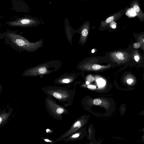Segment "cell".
<instances>
[{
	"mask_svg": "<svg viewBox=\"0 0 144 144\" xmlns=\"http://www.w3.org/2000/svg\"><path fill=\"white\" fill-rule=\"evenodd\" d=\"M86 83L87 85H89V82L88 81H86Z\"/></svg>",
	"mask_w": 144,
	"mask_h": 144,
	"instance_id": "obj_21",
	"label": "cell"
},
{
	"mask_svg": "<svg viewBox=\"0 0 144 144\" xmlns=\"http://www.w3.org/2000/svg\"><path fill=\"white\" fill-rule=\"evenodd\" d=\"M88 34V31L87 29L84 28L82 32V34L83 37H86L87 36Z\"/></svg>",
	"mask_w": 144,
	"mask_h": 144,
	"instance_id": "obj_12",
	"label": "cell"
},
{
	"mask_svg": "<svg viewBox=\"0 0 144 144\" xmlns=\"http://www.w3.org/2000/svg\"><path fill=\"white\" fill-rule=\"evenodd\" d=\"M79 136H80V134L77 133V134H75L72 135L71 137L73 138H77Z\"/></svg>",
	"mask_w": 144,
	"mask_h": 144,
	"instance_id": "obj_18",
	"label": "cell"
},
{
	"mask_svg": "<svg viewBox=\"0 0 144 144\" xmlns=\"http://www.w3.org/2000/svg\"><path fill=\"white\" fill-rule=\"evenodd\" d=\"M6 24L10 27H31L39 26L40 24V21L37 18L26 16L14 21L7 22Z\"/></svg>",
	"mask_w": 144,
	"mask_h": 144,
	"instance_id": "obj_3",
	"label": "cell"
},
{
	"mask_svg": "<svg viewBox=\"0 0 144 144\" xmlns=\"http://www.w3.org/2000/svg\"><path fill=\"white\" fill-rule=\"evenodd\" d=\"M44 140H45V141L46 142H50V143H51L52 144H53L54 143H55V141H53V140H50V139H44Z\"/></svg>",
	"mask_w": 144,
	"mask_h": 144,
	"instance_id": "obj_17",
	"label": "cell"
},
{
	"mask_svg": "<svg viewBox=\"0 0 144 144\" xmlns=\"http://www.w3.org/2000/svg\"><path fill=\"white\" fill-rule=\"evenodd\" d=\"M92 68L95 70H98L100 69L101 68V66L98 64H94L92 66Z\"/></svg>",
	"mask_w": 144,
	"mask_h": 144,
	"instance_id": "obj_11",
	"label": "cell"
},
{
	"mask_svg": "<svg viewBox=\"0 0 144 144\" xmlns=\"http://www.w3.org/2000/svg\"><path fill=\"white\" fill-rule=\"evenodd\" d=\"M98 84L100 86H104L105 85L106 82L105 81L101 78H100L97 81Z\"/></svg>",
	"mask_w": 144,
	"mask_h": 144,
	"instance_id": "obj_8",
	"label": "cell"
},
{
	"mask_svg": "<svg viewBox=\"0 0 144 144\" xmlns=\"http://www.w3.org/2000/svg\"><path fill=\"white\" fill-rule=\"evenodd\" d=\"M13 111V108H10L8 112H6L5 109L0 111V128L8 123Z\"/></svg>",
	"mask_w": 144,
	"mask_h": 144,
	"instance_id": "obj_5",
	"label": "cell"
},
{
	"mask_svg": "<svg viewBox=\"0 0 144 144\" xmlns=\"http://www.w3.org/2000/svg\"><path fill=\"white\" fill-rule=\"evenodd\" d=\"M124 11H121L116 14H114L113 16H111L107 18L106 20L101 22V25L102 26H106L109 24H110L114 20H116L120 19L121 17L123 14Z\"/></svg>",
	"mask_w": 144,
	"mask_h": 144,
	"instance_id": "obj_6",
	"label": "cell"
},
{
	"mask_svg": "<svg viewBox=\"0 0 144 144\" xmlns=\"http://www.w3.org/2000/svg\"><path fill=\"white\" fill-rule=\"evenodd\" d=\"M81 126V124L80 121H78L74 124L73 127L74 128L78 127V128H80Z\"/></svg>",
	"mask_w": 144,
	"mask_h": 144,
	"instance_id": "obj_13",
	"label": "cell"
},
{
	"mask_svg": "<svg viewBox=\"0 0 144 144\" xmlns=\"http://www.w3.org/2000/svg\"><path fill=\"white\" fill-rule=\"evenodd\" d=\"M143 41H144V40H143Z\"/></svg>",
	"mask_w": 144,
	"mask_h": 144,
	"instance_id": "obj_24",
	"label": "cell"
},
{
	"mask_svg": "<svg viewBox=\"0 0 144 144\" xmlns=\"http://www.w3.org/2000/svg\"><path fill=\"white\" fill-rule=\"evenodd\" d=\"M93 104L95 105H99L102 103V101L99 99H95L93 101Z\"/></svg>",
	"mask_w": 144,
	"mask_h": 144,
	"instance_id": "obj_9",
	"label": "cell"
},
{
	"mask_svg": "<svg viewBox=\"0 0 144 144\" xmlns=\"http://www.w3.org/2000/svg\"><path fill=\"white\" fill-rule=\"evenodd\" d=\"M135 59L136 62H138L139 59V57L138 56H135Z\"/></svg>",
	"mask_w": 144,
	"mask_h": 144,
	"instance_id": "obj_20",
	"label": "cell"
},
{
	"mask_svg": "<svg viewBox=\"0 0 144 144\" xmlns=\"http://www.w3.org/2000/svg\"><path fill=\"white\" fill-rule=\"evenodd\" d=\"M45 103L46 109L49 114L56 119H59L61 114L64 112L63 108L59 106L52 98L46 97Z\"/></svg>",
	"mask_w": 144,
	"mask_h": 144,
	"instance_id": "obj_4",
	"label": "cell"
},
{
	"mask_svg": "<svg viewBox=\"0 0 144 144\" xmlns=\"http://www.w3.org/2000/svg\"><path fill=\"white\" fill-rule=\"evenodd\" d=\"M58 64L57 61H50L28 68L23 72L22 75L25 77H34L49 74L58 69Z\"/></svg>",
	"mask_w": 144,
	"mask_h": 144,
	"instance_id": "obj_2",
	"label": "cell"
},
{
	"mask_svg": "<svg viewBox=\"0 0 144 144\" xmlns=\"http://www.w3.org/2000/svg\"><path fill=\"white\" fill-rule=\"evenodd\" d=\"M1 39H4L6 45L20 53L22 52L34 53L43 47L44 45L42 39L32 42L15 31H8L1 33Z\"/></svg>",
	"mask_w": 144,
	"mask_h": 144,
	"instance_id": "obj_1",
	"label": "cell"
},
{
	"mask_svg": "<svg viewBox=\"0 0 144 144\" xmlns=\"http://www.w3.org/2000/svg\"><path fill=\"white\" fill-rule=\"evenodd\" d=\"M133 9L135 11L139 19L143 20L144 19V14L142 12L138 3L135 2L132 5Z\"/></svg>",
	"mask_w": 144,
	"mask_h": 144,
	"instance_id": "obj_7",
	"label": "cell"
},
{
	"mask_svg": "<svg viewBox=\"0 0 144 144\" xmlns=\"http://www.w3.org/2000/svg\"><path fill=\"white\" fill-rule=\"evenodd\" d=\"M133 81V80L131 79H128L127 81V82L128 85H131Z\"/></svg>",
	"mask_w": 144,
	"mask_h": 144,
	"instance_id": "obj_19",
	"label": "cell"
},
{
	"mask_svg": "<svg viewBox=\"0 0 144 144\" xmlns=\"http://www.w3.org/2000/svg\"><path fill=\"white\" fill-rule=\"evenodd\" d=\"M87 87L88 88L92 90H95L96 89V87L95 86L92 85H88Z\"/></svg>",
	"mask_w": 144,
	"mask_h": 144,
	"instance_id": "obj_16",
	"label": "cell"
},
{
	"mask_svg": "<svg viewBox=\"0 0 144 144\" xmlns=\"http://www.w3.org/2000/svg\"><path fill=\"white\" fill-rule=\"evenodd\" d=\"M95 52V50L94 49H93L92 50V53H94Z\"/></svg>",
	"mask_w": 144,
	"mask_h": 144,
	"instance_id": "obj_22",
	"label": "cell"
},
{
	"mask_svg": "<svg viewBox=\"0 0 144 144\" xmlns=\"http://www.w3.org/2000/svg\"><path fill=\"white\" fill-rule=\"evenodd\" d=\"M80 1H88V0H80Z\"/></svg>",
	"mask_w": 144,
	"mask_h": 144,
	"instance_id": "obj_23",
	"label": "cell"
},
{
	"mask_svg": "<svg viewBox=\"0 0 144 144\" xmlns=\"http://www.w3.org/2000/svg\"><path fill=\"white\" fill-rule=\"evenodd\" d=\"M117 58L120 60H123L124 59V55L121 53H118L116 55Z\"/></svg>",
	"mask_w": 144,
	"mask_h": 144,
	"instance_id": "obj_10",
	"label": "cell"
},
{
	"mask_svg": "<svg viewBox=\"0 0 144 144\" xmlns=\"http://www.w3.org/2000/svg\"><path fill=\"white\" fill-rule=\"evenodd\" d=\"M117 24L115 21H113L110 23V26L113 28H115L116 27Z\"/></svg>",
	"mask_w": 144,
	"mask_h": 144,
	"instance_id": "obj_14",
	"label": "cell"
},
{
	"mask_svg": "<svg viewBox=\"0 0 144 144\" xmlns=\"http://www.w3.org/2000/svg\"><path fill=\"white\" fill-rule=\"evenodd\" d=\"M140 44L139 43H135L134 45V47L136 49L139 48H140Z\"/></svg>",
	"mask_w": 144,
	"mask_h": 144,
	"instance_id": "obj_15",
	"label": "cell"
}]
</instances>
